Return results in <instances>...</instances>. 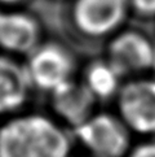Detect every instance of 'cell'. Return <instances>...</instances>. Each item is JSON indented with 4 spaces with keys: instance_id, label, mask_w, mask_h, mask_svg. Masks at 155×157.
Listing matches in <instances>:
<instances>
[{
    "instance_id": "obj_15",
    "label": "cell",
    "mask_w": 155,
    "mask_h": 157,
    "mask_svg": "<svg viewBox=\"0 0 155 157\" xmlns=\"http://www.w3.org/2000/svg\"><path fill=\"white\" fill-rule=\"evenodd\" d=\"M80 157H88V156H84V155H83V156H80Z\"/></svg>"
},
{
    "instance_id": "obj_7",
    "label": "cell",
    "mask_w": 155,
    "mask_h": 157,
    "mask_svg": "<svg viewBox=\"0 0 155 157\" xmlns=\"http://www.w3.org/2000/svg\"><path fill=\"white\" fill-rule=\"evenodd\" d=\"M40 20L17 8H0V52L27 57L44 42Z\"/></svg>"
},
{
    "instance_id": "obj_10",
    "label": "cell",
    "mask_w": 155,
    "mask_h": 157,
    "mask_svg": "<svg viewBox=\"0 0 155 157\" xmlns=\"http://www.w3.org/2000/svg\"><path fill=\"white\" fill-rule=\"evenodd\" d=\"M80 79L98 103L114 101L124 82L123 77L105 57L89 61L83 69Z\"/></svg>"
},
{
    "instance_id": "obj_5",
    "label": "cell",
    "mask_w": 155,
    "mask_h": 157,
    "mask_svg": "<svg viewBox=\"0 0 155 157\" xmlns=\"http://www.w3.org/2000/svg\"><path fill=\"white\" fill-rule=\"evenodd\" d=\"M25 63L34 88L47 95L76 78L78 61L71 49L61 42L44 40Z\"/></svg>"
},
{
    "instance_id": "obj_12",
    "label": "cell",
    "mask_w": 155,
    "mask_h": 157,
    "mask_svg": "<svg viewBox=\"0 0 155 157\" xmlns=\"http://www.w3.org/2000/svg\"><path fill=\"white\" fill-rule=\"evenodd\" d=\"M125 157H155V138L143 139L133 144Z\"/></svg>"
},
{
    "instance_id": "obj_6",
    "label": "cell",
    "mask_w": 155,
    "mask_h": 157,
    "mask_svg": "<svg viewBox=\"0 0 155 157\" xmlns=\"http://www.w3.org/2000/svg\"><path fill=\"white\" fill-rule=\"evenodd\" d=\"M103 57L124 81L147 75L155 63V42L140 29L124 27L105 44Z\"/></svg>"
},
{
    "instance_id": "obj_11",
    "label": "cell",
    "mask_w": 155,
    "mask_h": 157,
    "mask_svg": "<svg viewBox=\"0 0 155 157\" xmlns=\"http://www.w3.org/2000/svg\"><path fill=\"white\" fill-rule=\"evenodd\" d=\"M131 14L141 20L155 18V0H128Z\"/></svg>"
},
{
    "instance_id": "obj_1",
    "label": "cell",
    "mask_w": 155,
    "mask_h": 157,
    "mask_svg": "<svg viewBox=\"0 0 155 157\" xmlns=\"http://www.w3.org/2000/svg\"><path fill=\"white\" fill-rule=\"evenodd\" d=\"M75 145L51 113L26 109L0 120V157H74Z\"/></svg>"
},
{
    "instance_id": "obj_13",
    "label": "cell",
    "mask_w": 155,
    "mask_h": 157,
    "mask_svg": "<svg viewBox=\"0 0 155 157\" xmlns=\"http://www.w3.org/2000/svg\"><path fill=\"white\" fill-rule=\"evenodd\" d=\"M25 0H0V8H16Z\"/></svg>"
},
{
    "instance_id": "obj_8",
    "label": "cell",
    "mask_w": 155,
    "mask_h": 157,
    "mask_svg": "<svg viewBox=\"0 0 155 157\" xmlns=\"http://www.w3.org/2000/svg\"><path fill=\"white\" fill-rule=\"evenodd\" d=\"M48 96L49 113L71 131L97 112V99L80 78L70 81Z\"/></svg>"
},
{
    "instance_id": "obj_9",
    "label": "cell",
    "mask_w": 155,
    "mask_h": 157,
    "mask_svg": "<svg viewBox=\"0 0 155 157\" xmlns=\"http://www.w3.org/2000/svg\"><path fill=\"white\" fill-rule=\"evenodd\" d=\"M34 91L25 60L0 52V120L26 110Z\"/></svg>"
},
{
    "instance_id": "obj_14",
    "label": "cell",
    "mask_w": 155,
    "mask_h": 157,
    "mask_svg": "<svg viewBox=\"0 0 155 157\" xmlns=\"http://www.w3.org/2000/svg\"><path fill=\"white\" fill-rule=\"evenodd\" d=\"M153 75H155V63H154V68H153V73H151Z\"/></svg>"
},
{
    "instance_id": "obj_3",
    "label": "cell",
    "mask_w": 155,
    "mask_h": 157,
    "mask_svg": "<svg viewBox=\"0 0 155 157\" xmlns=\"http://www.w3.org/2000/svg\"><path fill=\"white\" fill-rule=\"evenodd\" d=\"M73 135L88 157H125L133 145V134L115 112L97 110Z\"/></svg>"
},
{
    "instance_id": "obj_4",
    "label": "cell",
    "mask_w": 155,
    "mask_h": 157,
    "mask_svg": "<svg viewBox=\"0 0 155 157\" xmlns=\"http://www.w3.org/2000/svg\"><path fill=\"white\" fill-rule=\"evenodd\" d=\"M115 103V113L133 135L155 138V75L125 79Z\"/></svg>"
},
{
    "instance_id": "obj_2",
    "label": "cell",
    "mask_w": 155,
    "mask_h": 157,
    "mask_svg": "<svg viewBox=\"0 0 155 157\" xmlns=\"http://www.w3.org/2000/svg\"><path fill=\"white\" fill-rule=\"evenodd\" d=\"M128 0H71L65 13L69 33L84 43L109 42L125 27Z\"/></svg>"
}]
</instances>
